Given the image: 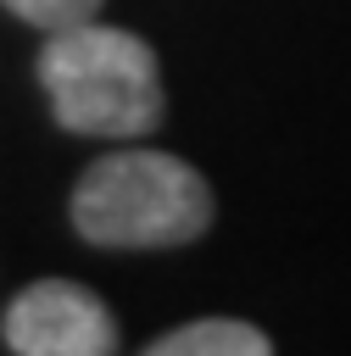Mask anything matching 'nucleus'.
<instances>
[{
  "mask_svg": "<svg viewBox=\"0 0 351 356\" xmlns=\"http://www.w3.org/2000/svg\"><path fill=\"white\" fill-rule=\"evenodd\" d=\"M267 350H273V339L240 317H201V323H184V328L150 339V356H267Z\"/></svg>",
  "mask_w": 351,
  "mask_h": 356,
  "instance_id": "obj_4",
  "label": "nucleus"
},
{
  "mask_svg": "<svg viewBox=\"0 0 351 356\" xmlns=\"http://www.w3.org/2000/svg\"><path fill=\"white\" fill-rule=\"evenodd\" d=\"M6 350L17 356H111L117 323L106 300L72 278H39L6 306Z\"/></svg>",
  "mask_w": 351,
  "mask_h": 356,
  "instance_id": "obj_3",
  "label": "nucleus"
},
{
  "mask_svg": "<svg viewBox=\"0 0 351 356\" xmlns=\"http://www.w3.org/2000/svg\"><path fill=\"white\" fill-rule=\"evenodd\" d=\"M11 17H22V22H33V28H67V22H84V17H95L100 11V0H0Z\"/></svg>",
  "mask_w": 351,
  "mask_h": 356,
  "instance_id": "obj_5",
  "label": "nucleus"
},
{
  "mask_svg": "<svg viewBox=\"0 0 351 356\" xmlns=\"http://www.w3.org/2000/svg\"><path fill=\"white\" fill-rule=\"evenodd\" d=\"M67 211L89 245L162 250L212 228V184L173 150H111L84 167Z\"/></svg>",
  "mask_w": 351,
  "mask_h": 356,
  "instance_id": "obj_2",
  "label": "nucleus"
},
{
  "mask_svg": "<svg viewBox=\"0 0 351 356\" xmlns=\"http://www.w3.org/2000/svg\"><path fill=\"white\" fill-rule=\"evenodd\" d=\"M39 83L56 122L89 139H139L167 111L156 50L139 33L106 28L95 17L50 28L39 50Z\"/></svg>",
  "mask_w": 351,
  "mask_h": 356,
  "instance_id": "obj_1",
  "label": "nucleus"
}]
</instances>
